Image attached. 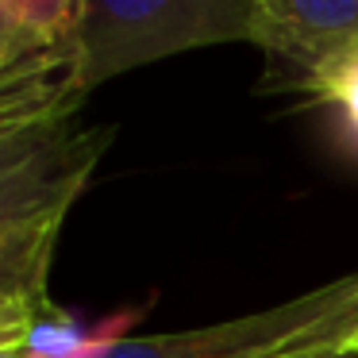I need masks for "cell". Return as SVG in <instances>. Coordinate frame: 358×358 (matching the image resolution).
<instances>
[{"label":"cell","mask_w":358,"mask_h":358,"mask_svg":"<svg viewBox=\"0 0 358 358\" xmlns=\"http://www.w3.org/2000/svg\"><path fill=\"white\" fill-rule=\"evenodd\" d=\"M358 339V273L266 312L173 335L120 339L101 358H320Z\"/></svg>","instance_id":"cell-1"},{"label":"cell","mask_w":358,"mask_h":358,"mask_svg":"<svg viewBox=\"0 0 358 358\" xmlns=\"http://www.w3.org/2000/svg\"><path fill=\"white\" fill-rule=\"evenodd\" d=\"M112 135L78 116L0 131V250L47 220H66Z\"/></svg>","instance_id":"cell-3"},{"label":"cell","mask_w":358,"mask_h":358,"mask_svg":"<svg viewBox=\"0 0 358 358\" xmlns=\"http://www.w3.org/2000/svg\"><path fill=\"white\" fill-rule=\"evenodd\" d=\"M27 339H4V335H0V350H12V347H24Z\"/></svg>","instance_id":"cell-8"},{"label":"cell","mask_w":358,"mask_h":358,"mask_svg":"<svg viewBox=\"0 0 358 358\" xmlns=\"http://www.w3.org/2000/svg\"><path fill=\"white\" fill-rule=\"evenodd\" d=\"M27 343H31V339H27ZM27 343H24V347H12V350H0V358H31Z\"/></svg>","instance_id":"cell-7"},{"label":"cell","mask_w":358,"mask_h":358,"mask_svg":"<svg viewBox=\"0 0 358 358\" xmlns=\"http://www.w3.org/2000/svg\"><path fill=\"white\" fill-rule=\"evenodd\" d=\"M85 0H0V131L78 116Z\"/></svg>","instance_id":"cell-2"},{"label":"cell","mask_w":358,"mask_h":358,"mask_svg":"<svg viewBox=\"0 0 358 358\" xmlns=\"http://www.w3.org/2000/svg\"><path fill=\"white\" fill-rule=\"evenodd\" d=\"M350 347H355V350H358V339H355V343H350Z\"/></svg>","instance_id":"cell-10"},{"label":"cell","mask_w":358,"mask_h":358,"mask_svg":"<svg viewBox=\"0 0 358 358\" xmlns=\"http://www.w3.org/2000/svg\"><path fill=\"white\" fill-rule=\"evenodd\" d=\"M255 39L289 85L316 89V81L358 50V0H258L247 16Z\"/></svg>","instance_id":"cell-5"},{"label":"cell","mask_w":358,"mask_h":358,"mask_svg":"<svg viewBox=\"0 0 358 358\" xmlns=\"http://www.w3.org/2000/svg\"><path fill=\"white\" fill-rule=\"evenodd\" d=\"M235 35L224 27L216 4H178V0H85L81 20V81L85 89L127 66L158 55L196 47Z\"/></svg>","instance_id":"cell-4"},{"label":"cell","mask_w":358,"mask_h":358,"mask_svg":"<svg viewBox=\"0 0 358 358\" xmlns=\"http://www.w3.org/2000/svg\"><path fill=\"white\" fill-rule=\"evenodd\" d=\"M312 93L339 104L343 116H347V127L358 135V50H355V55H347L343 62H335L331 70L316 81Z\"/></svg>","instance_id":"cell-6"},{"label":"cell","mask_w":358,"mask_h":358,"mask_svg":"<svg viewBox=\"0 0 358 358\" xmlns=\"http://www.w3.org/2000/svg\"><path fill=\"white\" fill-rule=\"evenodd\" d=\"M320 358H358V350L350 347V350H335V355H320Z\"/></svg>","instance_id":"cell-9"}]
</instances>
